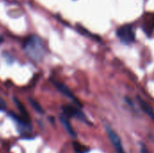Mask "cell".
Here are the masks:
<instances>
[{
	"instance_id": "cell-1",
	"label": "cell",
	"mask_w": 154,
	"mask_h": 153,
	"mask_svg": "<svg viewBox=\"0 0 154 153\" xmlns=\"http://www.w3.org/2000/svg\"><path fill=\"white\" fill-rule=\"evenodd\" d=\"M23 50L27 56L35 61L41 60L44 55V47L42 41L35 35H31L26 39L23 44Z\"/></svg>"
},
{
	"instance_id": "cell-2",
	"label": "cell",
	"mask_w": 154,
	"mask_h": 153,
	"mask_svg": "<svg viewBox=\"0 0 154 153\" xmlns=\"http://www.w3.org/2000/svg\"><path fill=\"white\" fill-rule=\"evenodd\" d=\"M116 35L119 40L125 44H131L135 41V32L133 27L129 24L123 25L117 29Z\"/></svg>"
},
{
	"instance_id": "cell-3",
	"label": "cell",
	"mask_w": 154,
	"mask_h": 153,
	"mask_svg": "<svg viewBox=\"0 0 154 153\" xmlns=\"http://www.w3.org/2000/svg\"><path fill=\"white\" fill-rule=\"evenodd\" d=\"M62 111H63V115L65 116H67L68 118L71 117V118H76L79 119L84 123H87L88 124H90V123L88 122V120L87 119V117L85 116V115L80 111V109H79L77 106H72V105H65L62 106Z\"/></svg>"
},
{
	"instance_id": "cell-4",
	"label": "cell",
	"mask_w": 154,
	"mask_h": 153,
	"mask_svg": "<svg viewBox=\"0 0 154 153\" xmlns=\"http://www.w3.org/2000/svg\"><path fill=\"white\" fill-rule=\"evenodd\" d=\"M106 133H107L108 138H109L111 143L113 144L116 153H125V151L123 147L122 141H121L120 137L118 136V134L110 127H106Z\"/></svg>"
},
{
	"instance_id": "cell-5",
	"label": "cell",
	"mask_w": 154,
	"mask_h": 153,
	"mask_svg": "<svg viewBox=\"0 0 154 153\" xmlns=\"http://www.w3.org/2000/svg\"><path fill=\"white\" fill-rule=\"evenodd\" d=\"M53 84H54V86L56 87V88H57L61 94H63L65 96H67L68 98H69L73 103L76 104V106H78L79 107H81V104L79 103V101L76 98V96L73 95V93L69 90V88L67 86H65L64 84H62V83H60V82H58V81H53Z\"/></svg>"
},
{
	"instance_id": "cell-6",
	"label": "cell",
	"mask_w": 154,
	"mask_h": 153,
	"mask_svg": "<svg viewBox=\"0 0 154 153\" xmlns=\"http://www.w3.org/2000/svg\"><path fill=\"white\" fill-rule=\"evenodd\" d=\"M137 100H138V103H139V105H140V106H141V108H142V110L152 120V122L154 123V110L153 108L146 102V101H144L143 98H141V97H139V96H137Z\"/></svg>"
},
{
	"instance_id": "cell-7",
	"label": "cell",
	"mask_w": 154,
	"mask_h": 153,
	"mask_svg": "<svg viewBox=\"0 0 154 153\" xmlns=\"http://www.w3.org/2000/svg\"><path fill=\"white\" fill-rule=\"evenodd\" d=\"M60 123L62 124L64 129L66 130V132H67L71 137L76 138V136H77V135H76V133L74 132V130H73V128H72V126H71V124H70V123H69V118H68L67 116H65L64 115H60Z\"/></svg>"
},
{
	"instance_id": "cell-8",
	"label": "cell",
	"mask_w": 154,
	"mask_h": 153,
	"mask_svg": "<svg viewBox=\"0 0 154 153\" xmlns=\"http://www.w3.org/2000/svg\"><path fill=\"white\" fill-rule=\"evenodd\" d=\"M14 101L15 102V105H16V107L18 108L20 114H21V117H23V119H25L26 121H29L30 122V116H29V113L28 111L26 110V108L24 107V106L16 98H14Z\"/></svg>"
},
{
	"instance_id": "cell-9",
	"label": "cell",
	"mask_w": 154,
	"mask_h": 153,
	"mask_svg": "<svg viewBox=\"0 0 154 153\" xmlns=\"http://www.w3.org/2000/svg\"><path fill=\"white\" fill-rule=\"evenodd\" d=\"M73 147L77 153H87V151H88V148H87L86 146H84L79 142H74Z\"/></svg>"
},
{
	"instance_id": "cell-10",
	"label": "cell",
	"mask_w": 154,
	"mask_h": 153,
	"mask_svg": "<svg viewBox=\"0 0 154 153\" xmlns=\"http://www.w3.org/2000/svg\"><path fill=\"white\" fill-rule=\"evenodd\" d=\"M29 101H30L32 106L33 107V109H34L35 111H37V112L40 113V114H43V113H44L43 108L41 106V105H40L37 101H35V100H33V99H32V98H30Z\"/></svg>"
},
{
	"instance_id": "cell-11",
	"label": "cell",
	"mask_w": 154,
	"mask_h": 153,
	"mask_svg": "<svg viewBox=\"0 0 154 153\" xmlns=\"http://www.w3.org/2000/svg\"><path fill=\"white\" fill-rule=\"evenodd\" d=\"M6 109V105H5V101L2 99V98H0V112H3V111H5Z\"/></svg>"
},
{
	"instance_id": "cell-12",
	"label": "cell",
	"mask_w": 154,
	"mask_h": 153,
	"mask_svg": "<svg viewBox=\"0 0 154 153\" xmlns=\"http://www.w3.org/2000/svg\"><path fill=\"white\" fill-rule=\"evenodd\" d=\"M140 152L141 153H150L149 150L147 149V147L144 144H141V149H140Z\"/></svg>"
}]
</instances>
